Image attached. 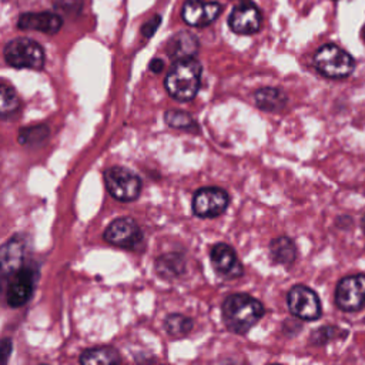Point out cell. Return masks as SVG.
Masks as SVG:
<instances>
[{
    "label": "cell",
    "instance_id": "obj_26",
    "mask_svg": "<svg viewBox=\"0 0 365 365\" xmlns=\"http://www.w3.org/2000/svg\"><path fill=\"white\" fill-rule=\"evenodd\" d=\"M160 23H161V17H160V16L151 17V19L141 27V33H143L145 37H151V36L155 33V30L158 29Z\"/></svg>",
    "mask_w": 365,
    "mask_h": 365
},
{
    "label": "cell",
    "instance_id": "obj_28",
    "mask_svg": "<svg viewBox=\"0 0 365 365\" xmlns=\"http://www.w3.org/2000/svg\"><path fill=\"white\" fill-rule=\"evenodd\" d=\"M164 68V61L161 58H154L150 63V70L154 73H160Z\"/></svg>",
    "mask_w": 365,
    "mask_h": 365
},
{
    "label": "cell",
    "instance_id": "obj_6",
    "mask_svg": "<svg viewBox=\"0 0 365 365\" xmlns=\"http://www.w3.org/2000/svg\"><path fill=\"white\" fill-rule=\"evenodd\" d=\"M287 305L294 317L304 321H315L322 314L318 295L302 284H297L288 291Z\"/></svg>",
    "mask_w": 365,
    "mask_h": 365
},
{
    "label": "cell",
    "instance_id": "obj_27",
    "mask_svg": "<svg viewBox=\"0 0 365 365\" xmlns=\"http://www.w3.org/2000/svg\"><path fill=\"white\" fill-rule=\"evenodd\" d=\"M11 349H13L11 339L4 338V339L0 341V364L7 362V359H9L10 354H11Z\"/></svg>",
    "mask_w": 365,
    "mask_h": 365
},
{
    "label": "cell",
    "instance_id": "obj_2",
    "mask_svg": "<svg viewBox=\"0 0 365 365\" xmlns=\"http://www.w3.org/2000/svg\"><path fill=\"white\" fill-rule=\"evenodd\" d=\"M201 71V63L194 57L175 60L165 76V90L178 101L192 100L200 90Z\"/></svg>",
    "mask_w": 365,
    "mask_h": 365
},
{
    "label": "cell",
    "instance_id": "obj_4",
    "mask_svg": "<svg viewBox=\"0 0 365 365\" xmlns=\"http://www.w3.org/2000/svg\"><path fill=\"white\" fill-rule=\"evenodd\" d=\"M4 58L7 64L16 68L41 70L44 66V51L41 46L27 37L10 40L4 47Z\"/></svg>",
    "mask_w": 365,
    "mask_h": 365
},
{
    "label": "cell",
    "instance_id": "obj_10",
    "mask_svg": "<svg viewBox=\"0 0 365 365\" xmlns=\"http://www.w3.org/2000/svg\"><path fill=\"white\" fill-rule=\"evenodd\" d=\"M37 272L33 267H21L9 281L6 295L7 304L11 308H19L24 305L33 295L36 288Z\"/></svg>",
    "mask_w": 365,
    "mask_h": 365
},
{
    "label": "cell",
    "instance_id": "obj_23",
    "mask_svg": "<svg viewBox=\"0 0 365 365\" xmlns=\"http://www.w3.org/2000/svg\"><path fill=\"white\" fill-rule=\"evenodd\" d=\"M19 108H20V100L16 91L6 84H0V117L11 115Z\"/></svg>",
    "mask_w": 365,
    "mask_h": 365
},
{
    "label": "cell",
    "instance_id": "obj_25",
    "mask_svg": "<svg viewBox=\"0 0 365 365\" xmlns=\"http://www.w3.org/2000/svg\"><path fill=\"white\" fill-rule=\"evenodd\" d=\"M339 335H345V332H342V329L336 328V327H331V325H327V327H321L318 329H315L312 334H311V338L309 341L315 345H324L327 344L328 341L334 339V338H338Z\"/></svg>",
    "mask_w": 365,
    "mask_h": 365
},
{
    "label": "cell",
    "instance_id": "obj_13",
    "mask_svg": "<svg viewBox=\"0 0 365 365\" xmlns=\"http://www.w3.org/2000/svg\"><path fill=\"white\" fill-rule=\"evenodd\" d=\"M210 259L214 271L222 278H238L244 274V268L234 248L228 244H214L210 250Z\"/></svg>",
    "mask_w": 365,
    "mask_h": 365
},
{
    "label": "cell",
    "instance_id": "obj_24",
    "mask_svg": "<svg viewBox=\"0 0 365 365\" xmlns=\"http://www.w3.org/2000/svg\"><path fill=\"white\" fill-rule=\"evenodd\" d=\"M48 135V127L44 124L21 128L19 133V143L24 145H37Z\"/></svg>",
    "mask_w": 365,
    "mask_h": 365
},
{
    "label": "cell",
    "instance_id": "obj_1",
    "mask_svg": "<svg viewBox=\"0 0 365 365\" xmlns=\"http://www.w3.org/2000/svg\"><path fill=\"white\" fill-rule=\"evenodd\" d=\"M222 322L231 332L247 334L265 314V308L257 298L237 292L228 295L221 305Z\"/></svg>",
    "mask_w": 365,
    "mask_h": 365
},
{
    "label": "cell",
    "instance_id": "obj_3",
    "mask_svg": "<svg viewBox=\"0 0 365 365\" xmlns=\"http://www.w3.org/2000/svg\"><path fill=\"white\" fill-rule=\"evenodd\" d=\"M315 68L325 77L344 78L355 68L354 57L336 44H324L314 54Z\"/></svg>",
    "mask_w": 365,
    "mask_h": 365
},
{
    "label": "cell",
    "instance_id": "obj_9",
    "mask_svg": "<svg viewBox=\"0 0 365 365\" xmlns=\"http://www.w3.org/2000/svg\"><path fill=\"white\" fill-rule=\"evenodd\" d=\"M104 240L115 247L137 250L143 245V231L130 217H121L108 224L104 231Z\"/></svg>",
    "mask_w": 365,
    "mask_h": 365
},
{
    "label": "cell",
    "instance_id": "obj_5",
    "mask_svg": "<svg viewBox=\"0 0 365 365\" xmlns=\"http://www.w3.org/2000/svg\"><path fill=\"white\" fill-rule=\"evenodd\" d=\"M104 182L108 192L118 201H133L140 195L141 180L125 167L114 165L104 171Z\"/></svg>",
    "mask_w": 365,
    "mask_h": 365
},
{
    "label": "cell",
    "instance_id": "obj_22",
    "mask_svg": "<svg viewBox=\"0 0 365 365\" xmlns=\"http://www.w3.org/2000/svg\"><path fill=\"white\" fill-rule=\"evenodd\" d=\"M164 121L173 127V128H180V130H194L197 131V123L192 118L191 114L182 110H168L164 114Z\"/></svg>",
    "mask_w": 365,
    "mask_h": 365
},
{
    "label": "cell",
    "instance_id": "obj_29",
    "mask_svg": "<svg viewBox=\"0 0 365 365\" xmlns=\"http://www.w3.org/2000/svg\"><path fill=\"white\" fill-rule=\"evenodd\" d=\"M361 225H362V228L365 230V214H364V217H362V220H361Z\"/></svg>",
    "mask_w": 365,
    "mask_h": 365
},
{
    "label": "cell",
    "instance_id": "obj_21",
    "mask_svg": "<svg viewBox=\"0 0 365 365\" xmlns=\"http://www.w3.org/2000/svg\"><path fill=\"white\" fill-rule=\"evenodd\" d=\"M192 319L182 314H170L164 321L165 331L173 336H182L192 329Z\"/></svg>",
    "mask_w": 365,
    "mask_h": 365
},
{
    "label": "cell",
    "instance_id": "obj_11",
    "mask_svg": "<svg viewBox=\"0 0 365 365\" xmlns=\"http://www.w3.org/2000/svg\"><path fill=\"white\" fill-rule=\"evenodd\" d=\"M26 241L13 237L0 247V287L9 284L10 278L23 267Z\"/></svg>",
    "mask_w": 365,
    "mask_h": 365
},
{
    "label": "cell",
    "instance_id": "obj_7",
    "mask_svg": "<svg viewBox=\"0 0 365 365\" xmlns=\"http://www.w3.org/2000/svg\"><path fill=\"white\" fill-rule=\"evenodd\" d=\"M335 304L345 312L361 309L365 305V274L341 278L335 288Z\"/></svg>",
    "mask_w": 365,
    "mask_h": 365
},
{
    "label": "cell",
    "instance_id": "obj_12",
    "mask_svg": "<svg viewBox=\"0 0 365 365\" xmlns=\"http://www.w3.org/2000/svg\"><path fill=\"white\" fill-rule=\"evenodd\" d=\"M262 16L252 1H244L232 9L228 16V26L237 34H254L259 30Z\"/></svg>",
    "mask_w": 365,
    "mask_h": 365
},
{
    "label": "cell",
    "instance_id": "obj_15",
    "mask_svg": "<svg viewBox=\"0 0 365 365\" xmlns=\"http://www.w3.org/2000/svg\"><path fill=\"white\" fill-rule=\"evenodd\" d=\"M17 26L21 30H34L46 34H56L61 29L63 20L58 14L50 11L24 13L19 17Z\"/></svg>",
    "mask_w": 365,
    "mask_h": 365
},
{
    "label": "cell",
    "instance_id": "obj_30",
    "mask_svg": "<svg viewBox=\"0 0 365 365\" xmlns=\"http://www.w3.org/2000/svg\"><path fill=\"white\" fill-rule=\"evenodd\" d=\"M362 37H364V40H365V27H364V30H362Z\"/></svg>",
    "mask_w": 365,
    "mask_h": 365
},
{
    "label": "cell",
    "instance_id": "obj_14",
    "mask_svg": "<svg viewBox=\"0 0 365 365\" xmlns=\"http://www.w3.org/2000/svg\"><path fill=\"white\" fill-rule=\"evenodd\" d=\"M221 13V6L217 1L187 0L182 4L181 17L191 27H205L211 24Z\"/></svg>",
    "mask_w": 365,
    "mask_h": 365
},
{
    "label": "cell",
    "instance_id": "obj_16",
    "mask_svg": "<svg viewBox=\"0 0 365 365\" xmlns=\"http://www.w3.org/2000/svg\"><path fill=\"white\" fill-rule=\"evenodd\" d=\"M198 51V40L190 31H178L167 44V54L173 60L194 57Z\"/></svg>",
    "mask_w": 365,
    "mask_h": 365
},
{
    "label": "cell",
    "instance_id": "obj_19",
    "mask_svg": "<svg viewBox=\"0 0 365 365\" xmlns=\"http://www.w3.org/2000/svg\"><path fill=\"white\" fill-rule=\"evenodd\" d=\"M269 257L275 264L291 265L297 258V245L289 237H278L269 242Z\"/></svg>",
    "mask_w": 365,
    "mask_h": 365
},
{
    "label": "cell",
    "instance_id": "obj_20",
    "mask_svg": "<svg viewBox=\"0 0 365 365\" xmlns=\"http://www.w3.org/2000/svg\"><path fill=\"white\" fill-rule=\"evenodd\" d=\"M80 362L84 365H94V364H118L121 362L120 354L117 349L111 346H98L86 349L80 355Z\"/></svg>",
    "mask_w": 365,
    "mask_h": 365
},
{
    "label": "cell",
    "instance_id": "obj_18",
    "mask_svg": "<svg viewBox=\"0 0 365 365\" xmlns=\"http://www.w3.org/2000/svg\"><path fill=\"white\" fill-rule=\"evenodd\" d=\"M154 268L161 278L174 279L185 272V258L180 252H167L155 259Z\"/></svg>",
    "mask_w": 365,
    "mask_h": 365
},
{
    "label": "cell",
    "instance_id": "obj_17",
    "mask_svg": "<svg viewBox=\"0 0 365 365\" xmlns=\"http://www.w3.org/2000/svg\"><path fill=\"white\" fill-rule=\"evenodd\" d=\"M255 106L264 111L279 113L288 103L287 94L275 87H262L254 93Z\"/></svg>",
    "mask_w": 365,
    "mask_h": 365
},
{
    "label": "cell",
    "instance_id": "obj_8",
    "mask_svg": "<svg viewBox=\"0 0 365 365\" xmlns=\"http://www.w3.org/2000/svg\"><path fill=\"white\" fill-rule=\"evenodd\" d=\"M230 197L220 187H202L192 197V211L200 218H215L225 212Z\"/></svg>",
    "mask_w": 365,
    "mask_h": 365
}]
</instances>
